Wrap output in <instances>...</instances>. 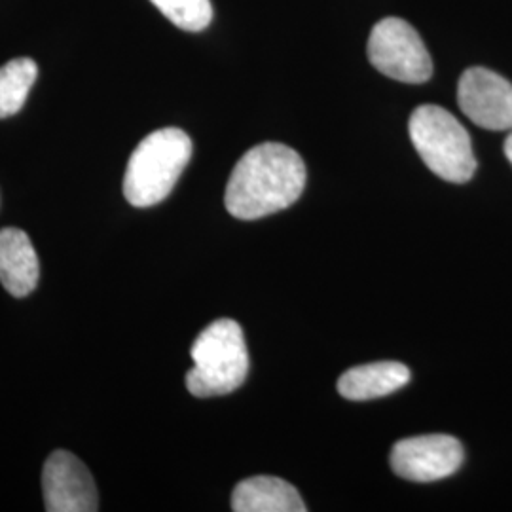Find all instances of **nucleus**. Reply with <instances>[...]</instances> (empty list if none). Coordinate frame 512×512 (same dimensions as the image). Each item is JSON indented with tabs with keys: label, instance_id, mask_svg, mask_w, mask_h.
<instances>
[{
	"label": "nucleus",
	"instance_id": "1",
	"mask_svg": "<svg viewBox=\"0 0 512 512\" xmlns=\"http://www.w3.org/2000/svg\"><path fill=\"white\" fill-rule=\"evenodd\" d=\"M306 164L294 148L262 143L241 156L224 194L232 217L256 220L291 207L304 192Z\"/></svg>",
	"mask_w": 512,
	"mask_h": 512
},
{
	"label": "nucleus",
	"instance_id": "2",
	"mask_svg": "<svg viewBox=\"0 0 512 512\" xmlns=\"http://www.w3.org/2000/svg\"><path fill=\"white\" fill-rule=\"evenodd\" d=\"M192 158V141L179 128H164L147 135L129 158L124 175V196L133 207L164 202Z\"/></svg>",
	"mask_w": 512,
	"mask_h": 512
},
{
	"label": "nucleus",
	"instance_id": "3",
	"mask_svg": "<svg viewBox=\"0 0 512 512\" xmlns=\"http://www.w3.org/2000/svg\"><path fill=\"white\" fill-rule=\"evenodd\" d=\"M190 357L194 366L186 372V387L200 399L236 391L249 374L245 336L234 319H219L203 329Z\"/></svg>",
	"mask_w": 512,
	"mask_h": 512
},
{
	"label": "nucleus",
	"instance_id": "4",
	"mask_svg": "<svg viewBox=\"0 0 512 512\" xmlns=\"http://www.w3.org/2000/svg\"><path fill=\"white\" fill-rule=\"evenodd\" d=\"M412 145L423 164L448 183L463 184L473 179L476 158L473 143L458 118L437 105H421L408 122Z\"/></svg>",
	"mask_w": 512,
	"mask_h": 512
},
{
	"label": "nucleus",
	"instance_id": "5",
	"mask_svg": "<svg viewBox=\"0 0 512 512\" xmlns=\"http://www.w3.org/2000/svg\"><path fill=\"white\" fill-rule=\"evenodd\" d=\"M370 63L380 73L404 84H423L433 74V61L418 31L401 18H385L368 38Z\"/></svg>",
	"mask_w": 512,
	"mask_h": 512
},
{
	"label": "nucleus",
	"instance_id": "6",
	"mask_svg": "<svg viewBox=\"0 0 512 512\" xmlns=\"http://www.w3.org/2000/svg\"><path fill=\"white\" fill-rule=\"evenodd\" d=\"M463 446L450 435L399 440L391 450V469L412 482H435L454 475L463 463Z\"/></svg>",
	"mask_w": 512,
	"mask_h": 512
},
{
	"label": "nucleus",
	"instance_id": "7",
	"mask_svg": "<svg viewBox=\"0 0 512 512\" xmlns=\"http://www.w3.org/2000/svg\"><path fill=\"white\" fill-rule=\"evenodd\" d=\"M42 495L48 512H95L97 486L86 465L67 450H55L42 469Z\"/></svg>",
	"mask_w": 512,
	"mask_h": 512
},
{
	"label": "nucleus",
	"instance_id": "8",
	"mask_svg": "<svg viewBox=\"0 0 512 512\" xmlns=\"http://www.w3.org/2000/svg\"><path fill=\"white\" fill-rule=\"evenodd\" d=\"M458 103L480 128L512 129V84L501 74L484 67L467 69L459 78Z\"/></svg>",
	"mask_w": 512,
	"mask_h": 512
},
{
	"label": "nucleus",
	"instance_id": "9",
	"mask_svg": "<svg viewBox=\"0 0 512 512\" xmlns=\"http://www.w3.org/2000/svg\"><path fill=\"white\" fill-rule=\"evenodd\" d=\"M40 277L37 251L29 236L19 228L0 230V283L2 287L23 298L37 289Z\"/></svg>",
	"mask_w": 512,
	"mask_h": 512
},
{
	"label": "nucleus",
	"instance_id": "10",
	"mask_svg": "<svg viewBox=\"0 0 512 512\" xmlns=\"http://www.w3.org/2000/svg\"><path fill=\"white\" fill-rule=\"evenodd\" d=\"M236 512H306L302 497L293 484L277 476H251L239 482L232 494Z\"/></svg>",
	"mask_w": 512,
	"mask_h": 512
},
{
	"label": "nucleus",
	"instance_id": "11",
	"mask_svg": "<svg viewBox=\"0 0 512 512\" xmlns=\"http://www.w3.org/2000/svg\"><path fill=\"white\" fill-rule=\"evenodd\" d=\"M410 378V368L403 363L380 361L349 368L338 380V391L349 401H370L399 391Z\"/></svg>",
	"mask_w": 512,
	"mask_h": 512
},
{
	"label": "nucleus",
	"instance_id": "12",
	"mask_svg": "<svg viewBox=\"0 0 512 512\" xmlns=\"http://www.w3.org/2000/svg\"><path fill=\"white\" fill-rule=\"evenodd\" d=\"M38 76L37 63L18 57L0 67V118L18 114Z\"/></svg>",
	"mask_w": 512,
	"mask_h": 512
},
{
	"label": "nucleus",
	"instance_id": "13",
	"mask_svg": "<svg viewBox=\"0 0 512 512\" xmlns=\"http://www.w3.org/2000/svg\"><path fill=\"white\" fill-rule=\"evenodd\" d=\"M165 18L184 31H203L213 19L211 0H150Z\"/></svg>",
	"mask_w": 512,
	"mask_h": 512
},
{
	"label": "nucleus",
	"instance_id": "14",
	"mask_svg": "<svg viewBox=\"0 0 512 512\" xmlns=\"http://www.w3.org/2000/svg\"><path fill=\"white\" fill-rule=\"evenodd\" d=\"M503 150H505V156H507V160H509L512 165V133L507 137V141H505V145H503Z\"/></svg>",
	"mask_w": 512,
	"mask_h": 512
}]
</instances>
